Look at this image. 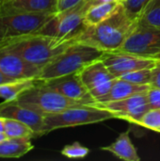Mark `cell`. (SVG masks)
<instances>
[{
    "mask_svg": "<svg viewBox=\"0 0 160 161\" xmlns=\"http://www.w3.org/2000/svg\"><path fill=\"white\" fill-rule=\"evenodd\" d=\"M117 51L157 58L160 56V28L138 23Z\"/></svg>",
    "mask_w": 160,
    "mask_h": 161,
    "instance_id": "8",
    "label": "cell"
},
{
    "mask_svg": "<svg viewBox=\"0 0 160 161\" xmlns=\"http://www.w3.org/2000/svg\"><path fill=\"white\" fill-rule=\"evenodd\" d=\"M91 105L111 112L116 119L125 120L138 125L142 116L151 109L148 104L146 92L117 101H109L106 103L94 102Z\"/></svg>",
    "mask_w": 160,
    "mask_h": 161,
    "instance_id": "10",
    "label": "cell"
},
{
    "mask_svg": "<svg viewBox=\"0 0 160 161\" xmlns=\"http://www.w3.org/2000/svg\"><path fill=\"white\" fill-rule=\"evenodd\" d=\"M31 139L8 138L0 142V158H19L33 149Z\"/></svg>",
    "mask_w": 160,
    "mask_h": 161,
    "instance_id": "18",
    "label": "cell"
},
{
    "mask_svg": "<svg viewBox=\"0 0 160 161\" xmlns=\"http://www.w3.org/2000/svg\"><path fill=\"white\" fill-rule=\"evenodd\" d=\"M90 153L89 148L82 145L81 143L75 142L72 144L65 145L63 149L61 150V155L73 159H78V158H86Z\"/></svg>",
    "mask_w": 160,
    "mask_h": 161,
    "instance_id": "26",
    "label": "cell"
},
{
    "mask_svg": "<svg viewBox=\"0 0 160 161\" xmlns=\"http://www.w3.org/2000/svg\"><path fill=\"white\" fill-rule=\"evenodd\" d=\"M0 8H1V7H0Z\"/></svg>",
    "mask_w": 160,
    "mask_h": 161,
    "instance_id": "38",
    "label": "cell"
},
{
    "mask_svg": "<svg viewBox=\"0 0 160 161\" xmlns=\"http://www.w3.org/2000/svg\"><path fill=\"white\" fill-rule=\"evenodd\" d=\"M151 0H123L121 2L126 14L134 21L140 20Z\"/></svg>",
    "mask_w": 160,
    "mask_h": 161,
    "instance_id": "23",
    "label": "cell"
},
{
    "mask_svg": "<svg viewBox=\"0 0 160 161\" xmlns=\"http://www.w3.org/2000/svg\"><path fill=\"white\" fill-rule=\"evenodd\" d=\"M103 53L93 46L75 42L41 68L37 81L75 74L89 63L100 58Z\"/></svg>",
    "mask_w": 160,
    "mask_h": 161,
    "instance_id": "3",
    "label": "cell"
},
{
    "mask_svg": "<svg viewBox=\"0 0 160 161\" xmlns=\"http://www.w3.org/2000/svg\"><path fill=\"white\" fill-rule=\"evenodd\" d=\"M151 87L160 89V58H158L157 63L152 69V82Z\"/></svg>",
    "mask_w": 160,
    "mask_h": 161,
    "instance_id": "29",
    "label": "cell"
},
{
    "mask_svg": "<svg viewBox=\"0 0 160 161\" xmlns=\"http://www.w3.org/2000/svg\"><path fill=\"white\" fill-rule=\"evenodd\" d=\"M139 22L132 20L122 4L108 19L91 27H83L76 35V42L93 46L103 52L117 51Z\"/></svg>",
    "mask_w": 160,
    "mask_h": 161,
    "instance_id": "1",
    "label": "cell"
},
{
    "mask_svg": "<svg viewBox=\"0 0 160 161\" xmlns=\"http://www.w3.org/2000/svg\"><path fill=\"white\" fill-rule=\"evenodd\" d=\"M7 139H8V136L5 134V132H0V142H4Z\"/></svg>",
    "mask_w": 160,
    "mask_h": 161,
    "instance_id": "33",
    "label": "cell"
},
{
    "mask_svg": "<svg viewBox=\"0 0 160 161\" xmlns=\"http://www.w3.org/2000/svg\"><path fill=\"white\" fill-rule=\"evenodd\" d=\"M118 1H119V2H120V3H121V2H122V1H123V0H118Z\"/></svg>",
    "mask_w": 160,
    "mask_h": 161,
    "instance_id": "36",
    "label": "cell"
},
{
    "mask_svg": "<svg viewBox=\"0 0 160 161\" xmlns=\"http://www.w3.org/2000/svg\"><path fill=\"white\" fill-rule=\"evenodd\" d=\"M15 101L44 116L61 112L72 107L86 105L67 98L37 80L31 88L24 92Z\"/></svg>",
    "mask_w": 160,
    "mask_h": 161,
    "instance_id": "5",
    "label": "cell"
},
{
    "mask_svg": "<svg viewBox=\"0 0 160 161\" xmlns=\"http://www.w3.org/2000/svg\"><path fill=\"white\" fill-rule=\"evenodd\" d=\"M4 118L0 117V132H4Z\"/></svg>",
    "mask_w": 160,
    "mask_h": 161,
    "instance_id": "34",
    "label": "cell"
},
{
    "mask_svg": "<svg viewBox=\"0 0 160 161\" xmlns=\"http://www.w3.org/2000/svg\"><path fill=\"white\" fill-rule=\"evenodd\" d=\"M77 75L94 102L100 100L109 92L116 79L101 58L83 67L77 72Z\"/></svg>",
    "mask_w": 160,
    "mask_h": 161,
    "instance_id": "9",
    "label": "cell"
},
{
    "mask_svg": "<svg viewBox=\"0 0 160 161\" xmlns=\"http://www.w3.org/2000/svg\"><path fill=\"white\" fill-rule=\"evenodd\" d=\"M8 38H6L5 37V35H4V33L2 32V30L0 29V46L6 42V40H7Z\"/></svg>",
    "mask_w": 160,
    "mask_h": 161,
    "instance_id": "32",
    "label": "cell"
},
{
    "mask_svg": "<svg viewBox=\"0 0 160 161\" xmlns=\"http://www.w3.org/2000/svg\"><path fill=\"white\" fill-rule=\"evenodd\" d=\"M11 81H15L14 79L7 76L6 75H4L1 71H0V85L4 84V83H8V82H11Z\"/></svg>",
    "mask_w": 160,
    "mask_h": 161,
    "instance_id": "30",
    "label": "cell"
},
{
    "mask_svg": "<svg viewBox=\"0 0 160 161\" xmlns=\"http://www.w3.org/2000/svg\"><path fill=\"white\" fill-rule=\"evenodd\" d=\"M139 125L160 133V109L151 108L141 118Z\"/></svg>",
    "mask_w": 160,
    "mask_h": 161,
    "instance_id": "24",
    "label": "cell"
},
{
    "mask_svg": "<svg viewBox=\"0 0 160 161\" xmlns=\"http://www.w3.org/2000/svg\"><path fill=\"white\" fill-rule=\"evenodd\" d=\"M74 39H61L34 33L15 38H8L0 49L14 53L26 61L42 68L70 44Z\"/></svg>",
    "mask_w": 160,
    "mask_h": 161,
    "instance_id": "2",
    "label": "cell"
},
{
    "mask_svg": "<svg viewBox=\"0 0 160 161\" xmlns=\"http://www.w3.org/2000/svg\"><path fill=\"white\" fill-rule=\"evenodd\" d=\"M147 100L150 108H159L160 109V89L151 87L147 92Z\"/></svg>",
    "mask_w": 160,
    "mask_h": 161,
    "instance_id": "27",
    "label": "cell"
},
{
    "mask_svg": "<svg viewBox=\"0 0 160 161\" xmlns=\"http://www.w3.org/2000/svg\"><path fill=\"white\" fill-rule=\"evenodd\" d=\"M8 0H0V7H2L5 3H7Z\"/></svg>",
    "mask_w": 160,
    "mask_h": 161,
    "instance_id": "35",
    "label": "cell"
},
{
    "mask_svg": "<svg viewBox=\"0 0 160 161\" xmlns=\"http://www.w3.org/2000/svg\"><path fill=\"white\" fill-rule=\"evenodd\" d=\"M91 7L84 0L73 8L56 13L37 33L61 39H74L84 27L83 19L87 9Z\"/></svg>",
    "mask_w": 160,
    "mask_h": 161,
    "instance_id": "7",
    "label": "cell"
},
{
    "mask_svg": "<svg viewBox=\"0 0 160 161\" xmlns=\"http://www.w3.org/2000/svg\"><path fill=\"white\" fill-rule=\"evenodd\" d=\"M57 0H8L2 7L37 12H56Z\"/></svg>",
    "mask_w": 160,
    "mask_h": 161,
    "instance_id": "19",
    "label": "cell"
},
{
    "mask_svg": "<svg viewBox=\"0 0 160 161\" xmlns=\"http://www.w3.org/2000/svg\"><path fill=\"white\" fill-rule=\"evenodd\" d=\"M151 88L150 85H141L136 84L127 80H124L123 78H116L111 89L109 92L102 97L100 100H98V103H106L109 101H117L122 100L136 94L144 93L147 92V91ZM94 103V102H93Z\"/></svg>",
    "mask_w": 160,
    "mask_h": 161,
    "instance_id": "15",
    "label": "cell"
},
{
    "mask_svg": "<svg viewBox=\"0 0 160 161\" xmlns=\"http://www.w3.org/2000/svg\"><path fill=\"white\" fill-rule=\"evenodd\" d=\"M139 23L160 28V0H151L142 15L141 16Z\"/></svg>",
    "mask_w": 160,
    "mask_h": 161,
    "instance_id": "22",
    "label": "cell"
},
{
    "mask_svg": "<svg viewBox=\"0 0 160 161\" xmlns=\"http://www.w3.org/2000/svg\"><path fill=\"white\" fill-rule=\"evenodd\" d=\"M4 128H5L4 132L8 136V138H13V139L36 138V134L31 127H29L27 125L24 124L23 122L14 119L4 118Z\"/></svg>",
    "mask_w": 160,
    "mask_h": 161,
    "instance_id": "21",
    "label": "cell"
},
{
    "mask_svg": "<svg viewBox=\"0 0 160 161\" xmlns=\"http://www.w3.org/2000/svg\"><path fill=\"white\" fill-rule=\"evenodd\" d=\"M157 58H160V56H158V57H157Z\"/></svg>",
    "mask_w": 160,
    "mask_h": 161,
    "instance_id": "37",
    "label": "cell"
},
{
    "mask_svg": "<svg viewBox=\"0 0 160 161\" xmlns=\"http://www.w3.org/2000/svg\"><path fill=\"white\" fill-rule=\"evenodd\" d=\"M56 12H37L0 8V29L6 38L37 33Z\"/></svg>",
    "mask_w": 160,
    "mask_h": 161,
    "instance_id": "6",
    "label": "cell"
},
{
    "mask_svg": "<svg viewBox=\"0 0 160 161\" xmlns=\"http://www.w3.org/2000/svg\"><path fill=\"white\" fill-rule=\"evenodd\" d=\"M89 2V4L91 6L93 5H98V4H102V3H107V2H112V1H118V0H87ZM119 2V1H118Z\"/></svg>",
    "mask_w": 160,
    "mask_h": 161,
    "instance_id": "31",
    "label": "cell"
},
{
    "mask_svg": "<svg viewBox=\"0 0 160 161\" xmlns=\"http://www.w3.org/2000/svg\"><path fill=\"white\" fill-rule=\"evenodd\" d=\"M84 0H57L56 5V13L68 10L70 8H74Z\"/></svg>",
    "mask_w": 160,
    "mask_h": 161,
    "instance_id": "28",
    "label": "cell"
},
{
    "mask_svg": "<svg viewBox=\"0 0 160 161\" xmlns=\"http://www.w3.org/2000/svg\"><path fill=\"white\" fill-rule=\"evenodd\" d=\"M40 82L72 100L86 105H91L94 102L82 84L77 73Z\"/></svg>",
    "mask_w": 160,
    "mask_h": 161,
    "instance_id": "13",
    "label": "cell"
},
{
    "mask_svg": "<svg viewBox=\"0 0 160 161\" xmlns=\"http://www.w3.org/2000/svg\"><path fill=\"white\" fill-rule=\"evenodd\" d=\"M121 3L118 1L107 2L90 7L83 19L84 27H91L102 23L109 16H111L120 7Z\"/></svg>",
    "mask_w": 160,
    "mask_h": 161,
    "instance_id": "17",
    "label": "cell"
},
{
    "mask_svg": "<svg viewBox=\"0 0 160 161\" xmlns=\"http://www.w3.org/2000/svg\"><path fill=\"white\" fill-rule=\"evenodd\" d=\"M114 119L111 112L93 105L75 106L61 112L44 116L43 135L60 128L92 125Z\"/></svg>",
    "mask_w": 160,
    "mask_h": 161,
    "instance_id": "4",
    "label": "cell"
},
{
    "mask_svg": "<svg viewBox=\"0 0 160 161\" xmlns=\"http://www.w3.org/2000/svg\"><path fill=\"white\" fill-rule=\"evenodd\" d=\"M36 83L34 79L15 80L0 85V98L6 102L15 101L24 92Z\"/></svg>",
    "mask_w": 160,
    "mask_h": 161,
    "instance_id": "20",
    "label": "cell"
},
{
    "mask_svg": "<svg viewBox=\"0 0 160 161\" xmlns=\"http://www.w3.org/2000/svg\"><path fill=\"white\" fill-rule=\"evenodd\" d=\"M41 68L36 66L20 56L0 49V71L14 80H37Z\"/></svg>",
    "mask_w": 160,
    "mask_h": 161,
    "instance_id": "12",
    "label": "cell"
},
{
    "mask_svg": "<svg viewBox=\"0 0 160 161\" xmlns=\"http://www.w3.org/2000/svg\"><path fill=\"white\" fill-rule=\"evenodd\" d=\"M153 69V68H152ZM152 69H141L138 71H134L132 73L126 74L120 78L124 80L141 84V85H150L152 82Z\"/></svg>",
    "mask_w": 160,
    "mask_h": 161,
    "instance_id": "25",
    "label": "cell"
},
{
    "mask_svg": "<svg viewBox=\"0 0 160 161\" xmlns=\"http://www.w3.org/2000/svg\"><path fill=\"white\" fill-rule=\"evenodd\" d=\"M101 150L109 152L110 154L114 155L115 157H117L123 160H141V158L137 152V149L130 139L129 130L120 134L114 142H112L111 144H109L108 146L101 147Z\"/></svg>",
    "mask_w": 160,
    "mask_h": 161,
    "instance_id": "16",
    "label": "cell"
},
{
    "mask_svg": "<svg viewBox=\"0 0 160 161\" xmlns=\"http://www.w3.org/2000/svg\"><path fill=\"white\" fill-rule=\"evenodd\" d=\"M0 117L14 119L27 125L37 137L43 136L44 115L29 108L18 104L16 101H9L0 104Z\"/></svg>",
    "mask_w": 160,
    "mask_h": 161,
    "instance_id": "14",
    "label": "cell"
},
{
    "mask_svg": "<svg viewBox=\"0 0 160 161\" xmlns=\"http://www.w3.org/2000/svg\"><path fill=\"white\" fill-rule=\"evenodd\" d=\"M101 59L116 78L141 69H152L158 61L157 58L137 56L119 51L104 52Z\"/></svg>",
    "mask_w": 160,
    "mask_h": 161,
    "instance_id": "11",
    "label": "cell"
}]
</instances>
